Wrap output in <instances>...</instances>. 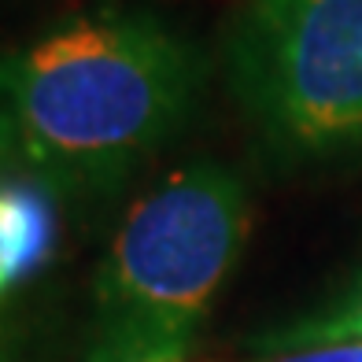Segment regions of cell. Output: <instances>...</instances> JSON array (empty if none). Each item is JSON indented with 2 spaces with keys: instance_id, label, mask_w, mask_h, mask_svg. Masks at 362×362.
Listing matches in <instances>:
<instances>
[{
  "instance_id": "cell-5",
  "label": "cell",
  "mask_w": 362,
  "mask_h": 362,
  "mask_svg": "<svg viewBox=\"0 0 362 362\" xmlns=\"http://www.w3.org/2000/svg\"><path fill=\"white\" fill-rule=\"evenodd\" d=\"M322 344H362V281L325 315L296 322L281 333H270L262 348H267V355H277L296 348H322Z\"/></svg>"
},
{
  "instance_id": "cell-7",
  "label": "cell",
  "mask_w": 362,
  "mask_h": 362,
  "mask_svg": "<svg viewBox=\"0 0 362 362\" xmlns=\"http://www.w3.org/2000/svg\"><path fill=\"white\" fill-rule=\"evenodd\" d=\"M8 170V163H4V152H0V174H4Z\"/></svg>"
},
{
  "instance_id": "cell-3",
  "label": "cell",
  "mask_w": 362,
  "mask_h": 362,
  "mask_svg": "<svg viewBox=\"0 0 362 362\" xmlns=\"http://www.w3.org/2000/svg\"><path fill=\"white\" fill-rule=\"evenodd\" d=\"M222 67L240 115L277 152L362 144V0H244Z\"/></svg>"
},
{
  "instance_id": "cell-8",
  "label": "cell",
  "mask_w": 362,
  "mask_h": 362,
  "mask_svg": "<svg viewBox=\"0 0 362 362\" xmlns=\"http://www.w3.org/2000/svg\"><path fill=\"white\" fill-rule=\"evenodd\" d=\"M0 362H8V358H4V344H0Z\"/></svg>"
},
{
  "instance_id": "cell-2",
  "label": "cell",
  "mask_w": 362,
  "mask_h": 362,
  "mask_svg": "<svg viewBox=\"0 0 362 362\" xmlns=\"http://www.w3.org/2000/svg\"><path fill=\"white\" fill-rule=\"evenodd\" d=\"M248 226V189L215 159L144 192L96 274L86 362H185Z\"/></svg>"
},
{
  "instance_id": "cell-1",
  "label": "cell",
  "mask_w": 362,
  "mask_h": 362,
  "mask_svg": "<svg viewBox=\"0 0 362 362\" xmlns=\"http://www.w3.org/2000/svg\"><path fill=\"white\" fill-rule=\"evenodd\" d=\"M204 59L141 8H93L0 59V152L48 192H111L192 119Z\"/></svg>"
},
{
  "instance_id": "cell-4",
  "label": "cell",
  "mask_w": 362,
  "mask_h": 362,
  "mask_svg": "<svg viewBox=\"0 0 362 362\" xmlns=\"http://www.w3.org/2000/svg\"><path fill=\"white\" fill-rule=\"evenodd\" d=\"M56 244V207L41 181L0 174V300L34 277Z\"/></svg>"
},
{
  "instance_id": "cell-6",
  "label": "cell",
  "mask_w": 362,
  "mask_h": 362,
  "mask_svg": "<svg viewBox=\"0 0 362 362\" xmlns=\"http://www.w3.org/2000/svg\"><path fill=\"white\" fill-rule=\"evenodd\" d=\"M255 362H362V344H322V348H296L262 355Z\"/></svg>"
}]
</instances>
